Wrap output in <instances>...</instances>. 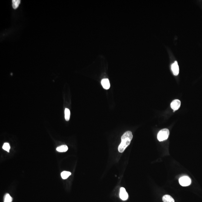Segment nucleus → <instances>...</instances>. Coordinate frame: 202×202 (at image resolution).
Returning <instances> with one entry per match:
<instances>
[{"label": "nucleus", "instance_id": "1", "mask_svg": "<svg viewBox=\"0 0 202 202\" xmlns=\"http://www.w3.org/2000/svg\"><path fill=\"white\" fill-rule=\"evenodd\" d=\"M132 132L127 131L124 133L121 137V142L118 147V151L119 152L123 153L126 149L130 145L133 138Z\"/></svg>", "mask_w": 202, "mask_h": 202}, {"label": "nucleus", "instance_id": "2", "mask_svg": "<svg viewBox=\"0 0 202 202\" xmlns=\"http://www.w3.org/2000/svg\"><path fill=\"white\" fill-rule=\"evenodd\" d=\"M170 134L168 129L164 128L159 132L157 135V138L159 142L163 141L168 139Z\"/></svg>", "mask_w": 202, "mask_h": 202}, {"label": "nucleus", "instance_id": "3", "mask_svg": "<svg viewBox=\"0 0 202 202\" xmlns=\"http://www.w3.org/2000/svg\"><path fill=\"white\" fill-rule=\"evenodd\" d=\"M179 182L181 186H187L191 185V180L189 177L184 176L179 178Z\"/></svg>", "mask_w": 202, "mask_h": 202}, {"label": "nucleus", "instance_id": "4", "mask_svg": "<svg viewBox=\"0 0 202 202\" xmlns=\"http://www.w3.org/2000/svg\"><path fill=\"white\" fill-rule=\"evenodd\" d=\"M120 198L123 201H126L128 199V195L124 188H121L119 193Z\"/></svg>", "mask_w": 202, "mask_h": 202}, {"label": "nucleus", "instance_id": "5", "mask_svg": "<svg viewBox=\"0 0 202 202\" xmlns=\"http://www.w3.org/2000/svg\"><path fill=\"white\" fill-rule=\"evenodd\" d=\"M180 101L178 100H175L171 102V107L172 109L173 110L174 112L180 108Z\"/></svg>", "mask_w": 202, "mask_h": 202}, {"label": "nucleus", "instance_id": "6", "mask_svg": "<svg viewBox=\"0 0 202 202\" xmlns=\"http://www.w3.org/2000/svg\"><path fill=\"white\" fill-rule=\"evenodd\" d=\"M171 70L174 75L177 76L178 75L179 73V69L177 61H175V62L172 64L171 65Z\"/></svg>", "mask_w": 202, "mask_h": 202}, {"label": "nucleus", "instance_id": "7", "mask_svg": "<svg viewBox=\"0 0 202 202\" xmlns=\"http://www.w3.org/2000/svg\"><path fill=\"white\" fill-rule=\"evenodd\" d=\"M101 84L104 89L108 90L110 88V83L108 79H104L102 80Z\"/></svg>", "mask_w": 202, "mask_h": 202}, {"label": "nucleus", "instance_id": "8", "mask_svg": "<svg viewBox=\"0 0 202 202\" xmlns=\"http://www.w3.org/2000/svg\"><path fill=\"white\" fill-rule=\"evenodd\" d=\"M163 201L164 202H175L174 199L168 195H166L163 196Z\"/></svg>", "mask_w": 202, "mask_h": 202}, {"label": "nucleus", "instance_id": "9", "mask_svg": "<svg viewBox=\"0 0 202 202\" xmlns=\"http://www.w3.org/2000/svg\"><path fill=\"white\" fill-rule=\"evenodd\" d=\"M68 147H67V146L66 145L60 146H58L56 149V150L57 151L60 152H66L68 150Z\"/></svg>", "mask_w": 202, "mask_h": 202}, {"label": "nucleus", "instance_id": "10", "mask_svg": "<svg viewBox=\"0 0 202 202\" xmlns=\"http://www.w3.org/2000/svg\"><path fill=\"white\" fill-rule=\"evenodd\" d=\"M71 175V173L69 171H64L61 173V176L63 179H67Z\"/></svg>", "mask_w": 202, "mask_h": 202}, {"label": "nucleus", "instance_id": "11", "mask_svg": "<svg viewBox=\"0 0 202 202\" xmlns=\"http://www.w3.org/2000/svg\"><path fill=\"white\" fill-rule=\"evenodd\" d=\"M21 1L19 0H13L12 1V5L13 8L16 9L19 6Z\"/></svg>", "mask_w": 202, "mask_h": 202}, {"label": "nucleus", "instance_id": "12", "mask_svg": "<svg viewBox=\"0 0 202 202\" xmlns=\"http://www.w3.org/2000/svg\"><path fill=\"white\" fill-rule=\"evenodd\" d=\"M65 118L66 121H68L70 117V111L67 108H66L65 110Z\"/></svg>", "mask_w": 202, "mask_h": 202}, {"label": "nucleus", "instance_id": "13", "mask_svg": "<svg viewBox=\"0 0 202 202\" xmlns=\"http://www.w3.org/2000/svg\"><path fill=\"white\" fill-rule=\"evenodd\" d=\"M12 198L9 194H5L4 197V202H12Z\"/></svg>", "mask_w": 202, "mask_h": 202}, {"label": "nucleus", "instance_id": "14", "mask_svg": "<svg viewBox=\"0 0 202 202\" xmlns=\"http://www.w3.org/2000/svg\"><path fill=\"white\" fill-rule=\"evenodd\" d=\"M2 148L5 151H7L8 152H9V150H10V146L9 145V144L8 143H5L3 145Z\"/></svg>", "mask_w": 202, "mask_h": 202}]
</instances>
